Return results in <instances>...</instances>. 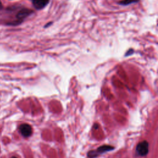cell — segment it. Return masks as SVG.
I'll return each instance as SVG.
<instances>
[{"mask_svg": "<svg viewBox=\"0 0 158 158\" xmlns=\"http://www.w3.org/2000/svg\"><path fill=\"white\" fill-rule=\"evenodd\" d=\"M2 4L1 1H0V9H2Z\"/></svg>", "mask_w": 158, "mask_h": 158, "instance_id": "cell-6", "label": "cell"}, {"mask_svg": "<svg viewBox=\"0 0 158 158\" xmlns=\"http://www.w3.org/2000/svg\"><path fill=\"white\" fill-rule=\"evenodd\" d=\"M49 2V0H33L32 3L36 9H43Z\"/></svg>", "mask_w": 158, "mask_h": 158, "instance_id": "cell-4", "label": "cell"}, {"mask_svg": "<svg viewBox=\"0 0 158 158\" xmlns=\"http://www.w3.org/2000/svg\"><path fill=\"white\" fill-rule=\"evenodd\" d=\"M11 158H17L15 156H13V157H12Z\"/></svg>", "mask_w": 158, "mask_h": 158, "instance_id": "cell-7", "label": "cell"}, {"mask_svg": "<svg viewBox=\"0 0 158 158\" xmlns=\"http://www.w3.org/2000/svg\"><path fill=\"white\" fill-rule=\"evenodd\" d=\"M149 151V144L146 141H143L138 144L136 148V152L140 156H146Z\"/></svg>", "mask_w": 158, "mask_h": 158, "instance_id": "cell-1", "label": "cell"}, {"mask_svg": "<svg viewBox=\"0 0 158 158\" xmlns=\"http://www.w3.org/2000/svg\"><path fill=\"white\" fill-rule=\"evenodd\" d=\"M19 131L24 137H28L32 134V128L27 123H23L19 127Z\"/></svg>", "mask_w": 158, "mask_h": 158, "instance_id": "cell-2", "label": "cell"}, {"mask_svg": "<svg viewBox=\"0 0 158 158\" xmlns=\"http://www.w3.org/2000/svg\"><path fill=\"white\" fill-rule=\"evenodd\" d=\"M32 13H33V11L28 9H22L20 10L17 13L16 17L18 19V20H22L30 15H31Z\"/></svg>", "mask_w": 158, "mask_h": 158, "instance_id": "cell-3", "label": "cell"}, {"mask_svg": "<svg viewBox=\"0 0 158 158\" xmlns=\"http://www.w3.org/2000/svg\"><path fill=\"white\" fill-rule=\"evenodd\" d=\"M139 0H122L120 2H119V4L123 6H127L129 5L132 3H136L139 2Z\"/></svg>", "mask_w": 158, "mask_h": 158, "instance_id": "cell-5", "label": "cell"}]
</instances>
